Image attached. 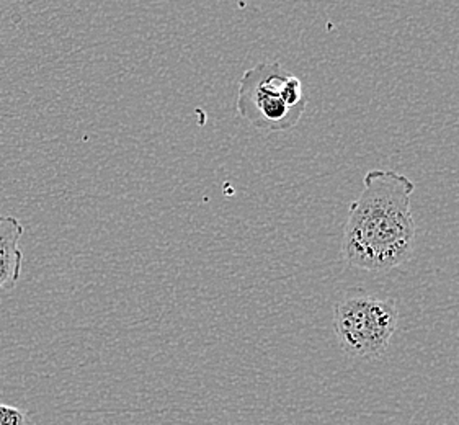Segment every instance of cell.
<instances>
[{
  "label": "cell",
  "mask_w": 459,
  "mask_h": 425,
  "mask_svg": "<svg viewBox=\"0 0 459 425\" xmlns=\"http://www.w3.org/2000/svg\"><path fill=\"white\" fill-rule=\"evenodd\" d=\"M306 107L301 79L278 61L260 63L240 77L236 108L257 130H291L303 118Z\"/></svg>",
  "instance_id": "cell-2"
},
{
  "label": "cell",
  "mask_w": 459,
  "mask_h": 425,
  "mask_svg": "<svg viewBox=\"0 0 459 425\" xmlns=\"http://www.w3.org/2000/svg\"><path fill=\"white\" fill-rule=\"evenodd\" d=\"M413 192L412 180L395 170L373 169L363 177L342 236V256L350 267L385 272L412 257L417 238Z\"/></svg>",
  "instance_id": "cell-1"
},
{
  "label": "cell",
  "mask_w": 459,
  "mask_h": 425,
  "mask_svg": "<svg viewBox=\"0 0 459 425\" xmlns=\"http://www.w3.org/2000/svg\"><path fill=\"white\" fill-rule=\"evenodd\" d=\"M399 324L394 299L350 291L333 306V331L343 351L375 360L387 351Z\"/></svg>",
  "instance_id": "cell-3"
},
{
  "label": "cell",
  "mask_w": 459,
  "mask_h": 425,
  "mask_svg": "<svg viewBox=\"0 0 459 425\" xmlns=\"http://www.w3.org/2000/svg\"><path fill=\"white\" fill-rule=\"evenodd\" d=\"M0 425H30L27 411L0 403Z\"/></svg>",
  "instance_id": "cell-5"
},
{
  "label": "cell",
  "mask_w": 459,
  "mask_h": 425,
  "mask_svg": "<svg viewBox=\"0 0 459 425\" xmlns=\"http://www.w3.org/2000/svg\"><path fill=\"white\" fill-rule=\"evenodd\" d=\"M25 228L15 216H0V288H12L19 282L23 262L20 239Z\"/></svg>",
  "instance_id": "cell-4"
}]
</instances>
